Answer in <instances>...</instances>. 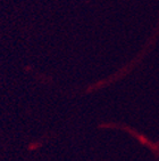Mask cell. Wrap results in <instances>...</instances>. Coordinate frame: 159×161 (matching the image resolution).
Here are the masks:
<instances>
[]
</instances>
